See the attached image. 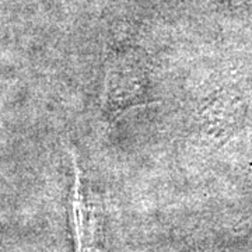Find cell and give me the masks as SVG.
Returning a JSON list of instances; mask_svg holds the SVG:
<instances>
[{
  "mask_svg": "<svg viewBox=\"0 0 252 252\" xmlns=\"http://www.w3.org/2000/svg\"><path fill=\"white\" fill-rule=\"evenodd\" d=\"M136 67L132 58L115 56L109 61L104 97V111L108 115L117 117L121 111L142 104L146 93L143 73Z\"/></svg>",
  "mask_w": 252,
  "mask_h": 252,
  "instance_id": "6da1fadb",
  "label": "cell"
}]
</instances>
